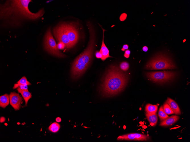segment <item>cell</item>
Masks as SVG:
<instances>
[{
  "instance_id": "cell-1",
  "label": "cell",
  "mask_w": 190,
  "mask_h": 142,
  "mask_svg": "<svg viewBox=\"0 0 190 142\" xmlns=\"http://www.w3.org/2000/svg\"><path fill=\"white\" fill-rule=\"evenodd\" d=\"M30 0H7L0 5V19L2 26L5 27L20 26L25 20H34L42 16L44 13L42 9L36 13L31 12L28 5Z\"/></svg>"
},
{
  "instance_id": "cell-2",
  "label": "cell",
  "mask_w": 190,
  "mask_h": 142,
  "mask_svg": "<svg viewBox=\"0 0 190 142\" xmlns=\"http://www.w3.org/2000/svg\"><path fill=\"white\" fill-rule=\"evenodd\" d=\"M127 74L117 65H110L102 80L99 90L102 96L110 98L117 95L125 88L128 82Z\"/></svg>"
},
{
  "instance_id": "cell-3",
  "label": "cell",
  "mask_w": 190,
  "mask_h": 142,
  "mask_svg": "<svg viewBox=\"0 0 190 142\" xmlns=\"http://www.w3.org/2000/svg\"><path fill=\"white\" fill-rule=\"evenodd\" d=\"M89 33V41L86 49L75 60L71 66V76L77 79L81 77L88 68L91 62L95 46L96 33L91 22L86 23Z\"/></svg>"
},
{
  "instance_id": "cell-4",
  "label": "cell",
  "mask_w": 190,
  "mask_h": 142,
  "mask_svg": "<svg viewBox=\"0 0 190 142\" xmlns=\"http://www.w3.org/2000/svg\"><path fill=\"white\" fill-rule=\"evenodd\" d=\"M176 68L172 58L166 54L162 53L154 56L147 62L145 67V69L151 70L172 69Z\"/></svg>"
},
{
  "instance_id": "cell-5",
  "label": "cell",
  "mask_w": 190,
  "mask_h": 142,
  "mask_svg": "<svg viewBox=\"0 0 190 142\" xmlns=\"http://www.w3.org/2000/svg\"><path fill=\"white\" fill-rule=\"evenodd\" d=\"M146 76L153 82L160 84H163L170 82L177 76V72L165 71H159L146 72Z\"/></svg>"
},
{
  "instance_id": "cell-6",
  "label": "cell",
  "mask_w": 190,
  "mask_h": 142,
  "mask_svg": "<svg viewBox=\"0 0 190 142\" xmlns=\"http://www.w3.org/2000/svg\"><path fill=\"white\" fill-rule=\"evenodd\" d=\"M45 49L50 54L55 56L63 58L66 55L60 51L57 48V44L51 34V29L47 31L44 40Z\"/></svg>"
},
{
  "instance_id": "cell-7",
  "label": "cell",
  "mask_w": 190,
  "mask_h": 142,
  "mask_svg": "<svg viewBox=\"0 0 190 142\" xmlns=\"http://www.w3.org/2000/svg\"><path fill=\"white\" fill-rule=\"evenodd\" d=\"M53 32L58 42L63 43L67 48H70L73 47L67 34L65 22L59 24L53 28Z\"/></svg>"
},
{
  "instance_id": "cell-8",
  "label": "cell",
  "mask_w": 190,
  "mask_h": 142,
  "mask_svg": "<svg viewBox=\"0 0 190 142\" xmlns=\"http://www.w3.org/2000/svg\"><path fill=\"white\" fill-rule=\"evenodd\" d=\"M66 31L69 39L73 46L77 43L79 39V34L77 26L75 24L65 22Z\"/></svg>"
},
{
  "instance_id": "cell-9",
  "label": "cell",
  "mask_w": 190,
  "mask_h": 142,
  "mask_svg": "<svg viewBox=\"0 0 190 142\" xmlns=\"http://www.w3.org/2000/svg\"><path fill=\"white\" fill-rule=\"evenodd\" d=\"M118 140H135L138 141H148L150 139L149 136L139 133H130L118 136L117 139Z\"/></svg>"
},
{
  "instance_id": "cell-10",
  "label": "cell",
  "mask_w": 190,
  "mask_h": 142,
  "mask_svg": "<svg viewBox=\"0 0 190 142\" xmlns=\"http://www.w3.org/2000/svg\"><path fill=\"white\" fill-rule=\"evenodd\" d=\"M10 103L15 110H18L21 107V103L23 100L22 98L18 94L11 92L9 95Z\"/></svg>"
},
{
  "instance_id": "cell-11",
  "label": "cell",
  "mask_w": 190,
  "mask_h": 142,
  "mask_svg": "<svg viewBox=\"0 0 190 142\" xmlns=\"http://www.w3.org/2000/svg\"><path fill=\"white\" fill-rule=\"evenodd\" d=\"M103 30V38L101 48L100 51L101 52L102 55L101 60L103 61L105 60L107 58L110 57H113L110 56L109 55V51L107 47L105 45L104 41V33L106 30L103 29L101 25L99 24Z\"/></svg>"
},
{
  "instance_id": "cell-12",
  "label": "cell",
  "mask_w": 190,
  "mask_h": 142,
  "mask_svg": "<svg viewBox=\"0 0 190 142\" xmlns=\"http://www.w3.org/2000/svg\"><path fill=\"white\" fill-rule=\"evenodd\" d=\"M179 116L172 115L162 121L159 125L162 126H167L171 125L176 122L179 119Z\"/></svg>"
},
{
  "instance_id": "cell-13",
  "label": "cell",
  "mask_w": 190,
  "mask_h": 142,
  "mask_svg": "<svg viewBox=\"0 0 190 142\" xmlns=\"http://www.w3.org/2000/svg\"><path fill=\"white\" fill-rule=\"evenodd\" d=\"M166 102L170 106L174 113L177 115L181 114V112L179 108L177 103L168 97Z\"/></svg>"
},
{
  "instance_id": "cell-14",
  "label": "cell",
  "mask_w": 190,
  "mask_h": 142,
  "mask_svg": "<svg viewBox=\"0 0 190 142\" xmlns=\"http://www.w3.org/2000/svg\"><path fill=\"white\" fill-rule=\"evenodd\" d=\"M145 115L150 125L152 126H155L158 121V116L157 113L150 114L146 113Z\"/></svg>"
},
{
  "instance_id": "cell-15",
  "label": "cell",
  "mask_w": 190,
  "mask_h": 142,
  "mask_svg": "<svg viewBox=\"0 0 190 142\" xmlns=\"http://www.w3.org/2000/svg\"><path fill=\"white\" fill-rule=\"evenodd\" d=\"M18 92L20 93L25 101V106L27 105L28 100L32 98L31 93L28 90H25L21 89L19 87L17 89Z\"/></svg>"
},
{
  "instance_id": "cell-16",
  "label": "cell",
  "mask_w": 190,
  "mask_h": 142,
  "mask_svg": "<svg viewBox=\"0 0 190 142\" xmlns=\"http://www.w3.org/2000/svg\"><path fill=\"white\" fill-rule=\"evenodd\" d=\"M10 102L9 96L7 94L0 97V106L5 108L8 105Z\"/></svg>"
},
{
  "instance_id": "cell-17",
  "label": "cell",
  "mask_w": 190,
  "mask_h": 142,
  "mask_svg": "<svg viewBox=\"0 0 190 142\" xmlns=\"http://www.w3.org/2000/svg\"><path fill=\"white\" fill-rule=\"evenodd\" d=\"M158 108L157 105L148 103L145 106V111L146 113H155L157 112Z\"/></svg>"
},
{
  "instance_id": "cell-18",
  "label": "cell",
  "mask_w": 190,
  "mask_h": 142,
  "mask_svg": "<svg viewBox=\"0 0 190 142\" xmlns=\"http://www.w3.org/2000/svg\"><path fill=\"white\" fill-rule=\"evenodd\" d=\"M17 83L15 84L13 87V88L14 89L20 86L27 85H30L31 84L28 81L26 77L25 76H23L21 78L18 82Z\"/></svg>"
},
{
  "instance_id": "cell-19",
  "label": "cell",
  "mask_w": 190,
  "mask_h": 142,
  "mask_svg": "<svg viewBox=\"0 0 190 142\" xmlns=\"http://www.w3.org/2000/svg\"><path fill=\"white\" fill-rule=\"evenodd\" d=\"M60 128V125L58 123L54 122L52 123L48 128V130L50 131L55 133L57 132Z\"/></svg>"
},
{
  "instance_id": "cell-20",
  "label": "cell",
  "mask_w": 190,
  "mask_h": 142,
  "mask_svg": "<svg viewBox=\"0 0 190 142\" xmlns=\"http://www.w3.org/2000/svg\"><path fill=\"white\" fill-rule=\"evenodd\" d=\"M158 115L160 120L161 121L164 120L168 117V115L164 111L163 108V106H161L159 109L158 112Z\"/></svg>"
},
{
  "instance_id": "cell-21",
  "label": "cell",
  "mask_w": 190,
  "mask_h": 142,
  "mask_svg": "<svg viewBox=\"0 0 190 142\" xmlns=\"http://www.w3.org/2000/svg\"><path fill=\"white\" fill-rule=\"evenodd\" d=\"M163 110L165 113L167 115H170L174 114L170 106L166 102L165 103L163 106Z\"/></svg>"
},
{
  "instance_id": "cell-22",
  "label": "cell",
  "mask_w": 190,
  "mask_h": 142,
  "mask_svg": "<svg viewBox=\"0 0 190 142\" xmlns=\"http://www.w3.org/2000/svg\"><path fill=\"white\" fill-rule=\"evenodd\" d=\"M129 63L126 61L122 62L119 64V68L123 71H127L129 69Z\"/></svg>"
},
{
  "instance_id": "cell-23",
  "label": "cell",
  "mask_w": 190,
  "mask_h": 142,
  "mask_svg": "<svg viewBox=\"0 0 190 142\" xmlns=\"http://www.w3.org/2000/svg\"><path fill=\"white\" fill-rule=\"evenodd\" d=\"M57 48L59 50H63L65 47V44L61 42H58L57 44Z\"/></svg>"
},
{
  "instance_id": "cell-24",
  "label": "cell",
  "mask_w": 190,
  "mask_h": 142,
  "mask_svg": "<svg viewBox=\"0 0 190 142\" xmlns=\"http://www.w3.org/2000/svg\"><path fill=\"white\" fill-rule=\"evenodd\" d=\"M130 54V50L128 49L126 50L125 51L124 56L125 58H128L129 57Z\"/></svg>"
},
{
  "instance_id": "cell-25",
  "label": "cell",
  "mask_w": 190,
  "mask_h": 142,
  "mask_svg": "<svg viewBox=\"0 0 190 142\" xmlns=\"http://www.w3.org/2000/svg\"><path fill=\"white\" fill-rule=\"evenodd\" d=\"M95 56L97 58H102V53L100 51H96L95 52Z\"/></svg>"
},
{
  "instance_id": "cell-26",
  "label": "cell",
  "mask_w": 190,
  "mask_h": 142,
  "mask_svg": "<svg viewBox=\"0 0 190 142\" xmlns=\"http://www.w3.org/2000/svg\"><path fill=\"white\" fill-rule=\"evenodd\" d=\"M19 87L22 90H28L27 85L20 86Z\"/></svg>"
},
{
  "instance_id": "cell-27",
  "label": "cell",
  "mask_w": 190,
  "mask_h": 142,
  "mask_svg": "<svg viewBox=\"0 0 190 142\" xmlns=\"http://www.w3.org/2000/svg\"><path fill=\"white\" fill-rule=\"evenodd\" d=\"M129 48L128 45L127 44H124L121 50L122 51H124L125 50L128 49Z\"/></svg>"
},
{
  "instance_id": "cell-28",
  "label": "cell",
  "mask_w": 190,
  "mask_h": 142,
  "mask_svg": "<svg viewBox=\"0 0 190 142\" xmlns=\"http://www.w3.org/2000/svg\"><path fill=\"white\" fill-rule=\"evenodd\" d=\"M142 50L144 52H146L148 50V47L146 46H144L142 48Z\"/></svg>"
},
{
  "instance_id": "cell-29",
  "label": "cell",
  "mask_w": 190,
  "mask_h": 142,
  "mask_svg": "<svg viewBox=\"0 0 190 142\" xmlns=\"http://www.w3.org/2000/svg\"><path fill=\"white\" fill-rule=\"evenodd\" d=\"M56 121L58 122H60L61 121V119L60 117H58L56 118Z\"/></svg>"
},
{
  "instance_id": "cell-30",
  "label": "cell",
  "mask_w": 190,
  "mask_h": 142,
  "mask_svg": "<svg viewBox=\"0 0 190 142\" xmlns=\"http://www.w3.org/2000/svg\"><path fill=\"white\" fill-rule=\"evenodd\" d=\"M5 118L4 117H2L1 118L0 122H4L5 121Z\"/></svg>"
}]
</instances>
